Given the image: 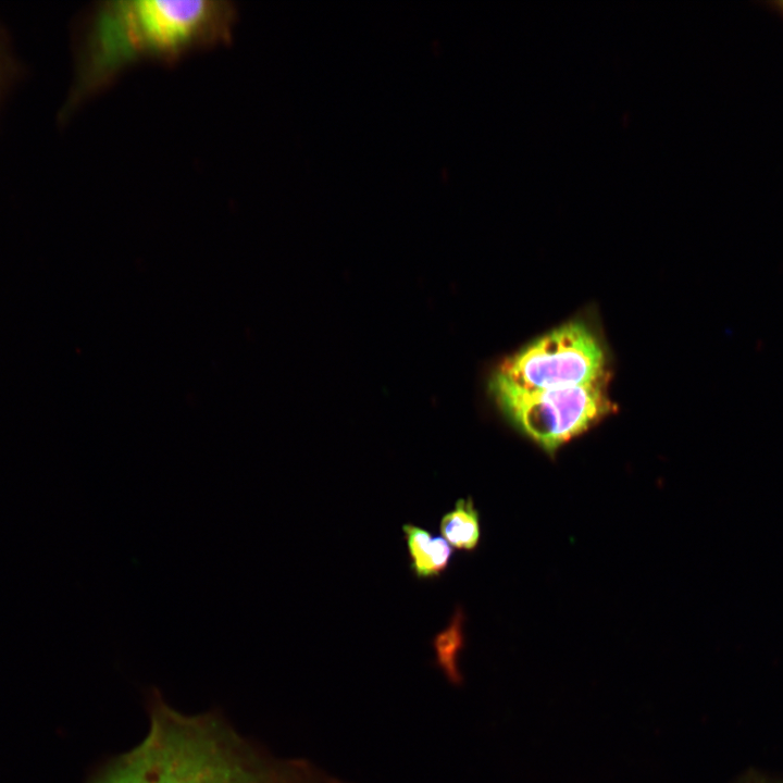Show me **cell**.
I'll return each instance as SVG.
<instances>
[{
  "mask_svg": "<svg viewBox=\"0 0 783 783\" xmlns=\"http://www.w3.org/2000/svg\"><path fill=\"white\" fill-rule=\"evenodd\" d=\"M768 3L783 14V0H772Z\"/></svg>",
  "mask_w": 783,
  "mask_h": 783,
  "instance_id": "obj_8",
  "label": "cell"
},
{
  "mask_svg": "<svg viewBox=\"0 0 783 783\" xmlns=\"http://www.w3.org/2000/svg\"><path fill=\"white\" fill-rule=\"evenodd\" d=\"M440 533L451 547L473 550L480 540V517L471 498L459 499L440 521Z\"/></svg>",
  "mask_w": 783,
  "mask_h": 783,
  "instance_id": "obj_5",
  "label": "cell"
},
{
  "mask_svg": "<svg viewBox=\"0 0 783 783\" xmlns=\"http://www.w3.org/2000/svg\"><path fill=\"white\" fill-rule=\"evenodd\" d=\"M739 783H781V782H775L771 779L754 774V775L746 776Z\"/></svg>",
  "mask_w": 783,
  "mask_h": 783,
  "instance_id": "obj_7",
  "label": "cell"
},
{
  "mask_svg": "<svg viewBox=\"0 0 783 783\" xmlns=\"http://www.w3.org/2000/svg\"><path fill=\"white\" fill-rule=\"evenodd\" d=\"M604 347L583 321H569L529 343L498 370L530 390L580 386L607 376Z\"/></svg>",
  "mask_w": 783,
  "mask_h": 783,
  "instance_id": "obj_3",
  "label": "cell"
},
{
  "mask_svg": "<svg viewBox=\"0 0 783 783\" xmlns=\"http://www.w3.org/2000/svg\"><path fill=\"white\" fill-rule=\"evenodd\" d=\"M237 18L225 0H116L95 9L76 96L110 84L141 60L174 63L186 54L231 40Z\"/></svg>",
  "mask_w": 783,
  "mask_h": 783,
  "instance_id": "obj_1",
  "label": "cell"
},
{
  "mask_svg": "<svg viewBox=\"0 0 783 783\" xmlns=\"http://www.w3.org/2000/svg\"><path fill=\"white\" fill-rule=\"evenodd\" d=\"M403 533L411 557V568L419 577H433L448 566L452 547L443 536H433L415 525H403Z\"/></svg>",
  "mask_w": 783,
  "mask_h": 783,
  "instance_id": "obj_4",
  "label": "cell"
},
{
  "mask_svg": "<svg viewBox=\"0 0 783 783\" xmlns=\"http://www.w3.org/2000/svg\"><path fill=\"white\" fill-rule=\"evenodd\" d=\"M488 391L511 426L549 455L611 410L606 378L580 386L530 390L497 371L488 382Z\"/></svg>",
  "mask_w": 783,
  "mask_h": 783,
  "instance_id": "obj_2",
  "label": "cell"
},
{
  "mask_svg": "<svg viewBox=\"0 0 783 783\" xmlns=\"http://www.w3.org/2000/svg\"><path fill=\"white\" fill-rule=\"evenodd\" d=\"M463 616L457 610L445 630L438 633L433 641L436 664L447 681L453 685H461L463 676L458 664L463 648L464 637L462 631Z\"/></svg>",
  "mask_w": 783,
  "mask_h": 783,
  "instance_id": "obj_6",
  "label": "cell"
}]
</instances>
